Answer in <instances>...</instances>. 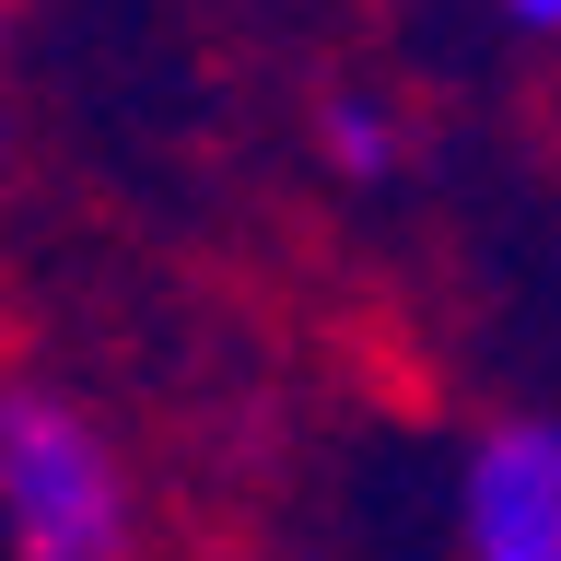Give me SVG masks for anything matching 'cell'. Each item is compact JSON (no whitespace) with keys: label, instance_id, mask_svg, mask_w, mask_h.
Listing matches in <instances>:
<instances>
[{"label":"cell","instance_id":"cell-1","mask_svg":"<svg viewBox=\"0 0 561 561\" xmlns=\"http://www.w3.org/2000/svg\"><path fill=\"white\" fill-rule=\"evenodd\" d=\"M140 456L59 375H0V561H140Z\"/></svg>","mask_w":561,"mask_h":561},{"label":"cell","instance_id":"cell-2","mask_svg":"<svg viewBox=\"0 0 561 561\" xmlns=\"http://www.w3.org/2000/svg\"><path fill=\"white\" fill-rule=\"evenodd\" d=\"M445 561H561V410H503L456 445Z\"/></svg>","mask_w":561,"mask_h":561},{"label":"cell","instance_id":"cell-3","mask_svg":"<svg viewBox=\"0 0 561 561\" xmlns=\"http://www.w3.org/2000/svg\"><path fill=\"white\" fill-rule=\"evenodd\" d=\"M316 152H328V175H340V187H386V175L410 164V105L340 82V94L316 105Z\"/></svg>","mask_w":561,"mask_h":561},{"label":"cell","instance_id":"cell-4","mask_svg":"<svg viewBox=\"0 0 561 561\" xmlns=\"http://www.w3.org/2000/svg\"><path fill=\"white\" fill-rule=\"evenodd\" d=\"M491 12H503L526 47H561V0H491Z\"/></svg>","mask_w":561,"mask_h":561},{"label":"cell","instance_id":"cell-5","mask_svg":"<svg viewBox=\"0 0 561 561\" xmlns=\"http://www.w3.org/2000/svg\"><path fill=\"white\" fill-rule=\"evenodd\" d=\"M0 175H12V117H0Z\"/></svg>","mask_w":561,"mask_h":561},{"label":"cell","instance_id":"cell-6","mask_svg":"<svg viewBox=\"0 0 561 561\" xmlns=\"http://www.w3.org/2000/svg\"><path fill=\"white\" fill-rule=\"evenodd\" d=\"M0 24H12V0H0Z\"/></svg>","mask_w":561,"mask_h":561}]
</instances>
